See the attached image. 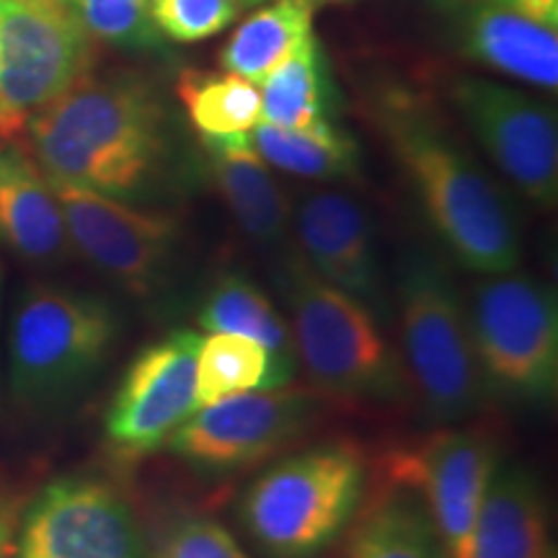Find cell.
I'll return each mask as SVG.
<instances>
[{"mask_svg":"<svg viewBox=\"0 0 558 558\" xmlns=\"http://www.w3.org/2000/svg\"><path fill=\"white\" fill-rule=\"evenodd\" d=\"M373 122L452 259L481 277L518 269V215L435 104L414 90L388 88L373 104Z\"/></svg>","mask_w":558,"mask_h":558,"instance_id":"obj_1","label":"cell"},{"mask_svg":"<svg viewBox=\"0 0 558 558\" xmlns=\"http://www.w3.org/2000/svg\"><path fill=\"white\" fill-rule=\"evenodd\" d=\"M21 140L50 179L128 202L156 184L171 145L150 83L94 73L41 109Z\"/></svg>","mask_w":558,"mask_h":558,"instance_id":"obj_2","label":"cell"},{"mask_svg":"<svg viewBox=\"0 0 558 558\" xmlns=\"http://www.w3.org/2000/svg\"><path fill=\"white\" fill-rule=\"evenodd\" d=\"M271 282L288 308L298 362L313 390L378 409L411 399L407 369L386 326L365 305L320 279L295 246L279 251Z\"/></svg>","mask_w":558,"mask_h":558,"instance_id":"obj_3","label":"cell"},{"mask_svg":"<svg viewBox=\"0 0 558 558\" xmlns=\"http://www.w3.org/2000/svg\"><path fill=\"white\" fill-rule=\"evenodd\" d=\"M393 316L411 399L435 427L463 424L488 399L471 341L465 300L448 262L427 246L401 251L393 271Z\"/></svg>","mask_w":558,"mask_h":558,"instance_id":"obj_4","label":"cell"},{"mask_svg":"<svg viewBox=\"0 0 558 558\" xmlns=\"http://www.w3.org/2000/svg\"><path fill=\"white\" fill-rule=\"evenodd\" d=\"M365 492L360 445H313L251 481L239 505L241 525L264 558H318L357 518Z\"/></svg>","mask_w":558,"mask_h":558,"instance_id":"obj_5","label":"cell"},{"mask_svg":"<svg viewBox=\"0 0 558 558\" xmlns=\"http://www.w3.org/2000/svg\"><path fill=\"white\" fill-rule=\"evenodd\" d=\"M122 316L107 298L60 284L21 290L9 324V390L24 409L62 407L107 365Z\"/></svg>","mask_w":558,"mask_h":558,"instance_id":"obj_6","label":"cell"},{"mask_svg":"<svg viewBox=\"0 0 558 558\" xmlns=\"http://www.w3.org/2000/svg\"><path fill=\"white\" fill-rule=\"evenodd\" d=\"M471 341L492 396L546 407L558 390V305L522 271L484 275L473 288Z\"/></svg>","mask_w":558,"mask_h":558,"instance_id":"obj_7","label":"cell"},{"mask_svg":"<svg viewBox=\"0 0 558 558\" xmlns=\"http://www.w3.org/2000/svg\"><path fill=\"white\" fill-rule=\"evenodd\" d=\"M96 39L62 0H0V140L94 70Z\"/></svg>","mask_w":558,"mask_h":558,"instance_id":"obj_8","label":"cell"},{"mask_svg":"<svg viewBox=\"0 0 558 558\" xmlns=\"http://www.w3.org/2000/svg\"><path fill=\"white\" fill-rule=\"evenodd\" d=\"M50 186L60 202L70 248L78 251L90 267L132 298L158 300L169 292L179 277L184 239L177 215L135 207L128 199L60 179H50Z\"/></svg>","mask_w":558,"mask_h":558,"instance_id":"obj_9","label":"cell"},{"mask_svg":"<svg viewBox=\"0 0 558 558\" xmlns=\"http://www.w3.org/2000/svg\"><path fill=\"white\" fill-rule=\"evenodd\" d=\"M324 403L313 388H271L199 407L163 445L205 476H230L275 458L316 427Z\"/></svg>","mask_w":558,"mask_h":558,"instance_id":"obj_10","label":"cell"},{"mask_svg":"<svg viewBox=\"0 0 558 558\" xmlns=\"http://www.w3.org/2000/svg\"><path fill=\"white\" fill-rule=\"evenodd\" d=\"M450 101L488 160L522 197L541 209L558 199L556 111L527 90L507 83L458 75Z\"/></svg>","mask_w":558,"mask_h":558,"instance_id":"obj_11","label":"cell"},{"mask_svg":"<svg viewBox=\"0 0 558 558\" xmlns=\"http://www.w3.org/2000/svg\"><path fill=\"white\" fill-rule=\"evenodd\" d=\"M13 558H156L128 497L99 476H60L21 512Z\"/></svg>","mask_w":558,"mask_h":558,"instance_id":"obj_12","label":"cell"},{"mask_svg":"<svg viewBox=\"0 0 558 558\" xmlns=\"http://www.w3.org/2000/svg\"><path fill=\"white\" fill-rule=\"evenodd\" d=\"M501 463L486 427L448 424L388 460L390 481L414 488L427 505L445 558H469L486 488Z\"/></svg>","mask_w":558,"mask_h":558,"instance_id":"obj_13","label":"cell"},{"mask_svg":"<svg viewBox=\"0 0 558 558\" xmlns=\"http://www.w3.org/2000/svg\"><path fill=\"white\" fill-rule=\"evenodd\" d=\"M199 341L197 331L173 329L130 362L104 416L107 442L117 452L150 456L199 409Z\"/></svg>","mask_w":558,"mask_h":558,"instance_id":"obj_14","label":"cell"},{"mask_svg":"<svg viewBox=\"0 0 558 558\" xmlns=\"http://www.w3.org/2000/svg\"><path fill=\"white\" fill-rule=\"evenodd\" d=\"M298 254L320 279L347 292L383 326L393 320V295L375 222L367 207L341 190H305L290 197Z\"/></svg>","mask_w":558,"mask_h":558,"instance_id":"obj_15","label":"cell"},{"mask_svg":"<svg viewBox=\"0 0 558 558\" xmlns=\"http://www.w3.org/2000/svg\"><path fill=\"white\" fill-rule=\"evenodd\" d=\"M0 241L34 264H58L70 251L50 179L21 140H0Z\"/></svg>","mask_w":558,"mask_h":558,"instance_id":"obj_16","label":"cell"},{"mask_svg":"<svg viewBox=\"0 0 558 558\" xmlns=\"http://www.w3.org/2000/svg\"><path fill=\"white\" fill-rule=\"evenodd\" d=\"M209 171L233 220L251 241L282 251L292 233L290 194L271 177L248 135L199 137Z\"/></svg>","mask_w":558,"mask_h":558,"instance_id":"obj_17","label":"cell"},{"mask_svg":"<svg viewBox=\"0 0 558 558\" xmlns=\"http://www.w3.org/2000/svg\"><path fill=\"white\" fill-rule=\"evenodd\" d=\"M460 41L478 65L543 90L558 86V29L492 0H465Z\"/></svg>","mask_w":558,"mask_h":558,"instance_id":"obj_18","label":"cell"},{"mask_svg":"<svg viewBox=\"0 0 558 558\" xmlns=\"http://www.w3.org/2000/svg\"><path fill=\"white\" fill-rule=\"evenodd\" d=\"M469 558H554L548 507L525 465L501 463L486 488Z\"/></svg>","mask_w":558,"mask_h":558,"instance_id":"obj_19","label":"cell"},{"mask_svg":"<svg viewBox=\"0 0 558 558\" xmlns=\"http://www.w3.org/2000/svg\"><path fill=\"white\" fill-rule=\"evenodd\" d=\"M197 320L207 333H233L262 344L279 367L298 375L295 339L288 316L267 290L243 271H220L199 300Z\"/></svg>","mask_w":558,"mask_h":558,"instance_id":"obj_20","label":"cell"},{"mask_svg":"<svg viewBox=\"0 0 558 558\" xmlns=\"http://www.w3.org/2000/svg\"><path fill=\"white\" fill-rule=\"evenodd\" d=\"M251 143L271 169L292 177L339 184L360 177L357 140L333 120L303 130H282L259 122L251 130Z\"/></svg>","mask_w":558,"mask_h":558,"instance_id":"obj_21","label":"cell"},{"mask_svg":"<svg viewBox=\"0 0 558 558\" xmlns=\"http://www.w3.org/2000/svg\"><path fill=\"white\" fill-rule=\"evenodd\" d=\"M344 558H445L422 497L390 481L354 527Z\"/></svg>","mask_w":558,"mask_h":558,"instance_id":"obj_22","label":"cell"},{"mask_svg":"<svg viewBox=\"0 0 558 558\" xmlns=\"http://www.w3.org/2000/svg\"><path fill=\"white\" fill-rule=\"evenodd\" d=\"M308 37H313V0H271L233 32L220 52V65L259 86L264 75Z\"/></svg>","mask_w":558,"mask_h":558,"instance_id":"obj_23","label":"cell"},{"mask_svg":"<svg viewBox=\"0 0 558 558\" xmlns=\"http://www.w3.org/2000/svg\"><path fill=\"white\" fill-rule=\"evenodd\" d=\"M262 122L282 130H303L331 120L333 90L326 78L316 34L303 41L259 81Z\"/></svg>","mask_w":558,"mask_h":558,"instance_id":"obj_24","label":"cell"},{"mask_svg":"<svg viewBox=\"0 0 558 558\" xmlns=\"http://www.w3.org/2000/svg\"><path fill=\"white\" fill-rule=\"evenodd\" d=\"M295 375L279 367L275 357L256 341L233 333H207L197 352L199 407L251 390L292 386Z\"/></svg>","mask_w":558,"mask_h":558,"instance_id":"obj_25","label":"cell"},{"mask_svg":"<svg viewBox=\"0 0 558 558\" xmlns=\"http://www.w3.org/2000/svg\"><path fill=\"white\" fill-rule=\"evenodd\" d=\"M177 94L199 137L248 135L262 122L259 86L228 70H184L177 81Z\"/></svg>","mask_w":558,"mask_h":558,"instance_id":"obj_26","label":"cell"},{"mask_svg":"<svg viewBox=\"0 0 558 558\" xmlns=\"http://www.w3.org/2000/svg\"><path fill=\"white\" fill-rule=\"evenodd\" d=\"M96 41L117 50H156L160 32L150 16L153 0H62Z\"/></svg>","mask_w":558,"mask_h":558,"instance_id":"obj_27","label":"cell"},{"mask_svg":"<svg viewBox=\"0 0 558 558\" xmlns=\"http://www.w3.org/2000/svg\"><path fill=\"white\" fill-rule=\"evenodd\" d=\"M156 558H248L241 543L218 520L199 512H179L160 530Z\"/></svg>","mask_w":558,"mask_h":558,"instance_id":"obj_28","label":"cell"},{"mask_svg":"<svg viewBox=\"0 0 558 558\" xmlns=\"http://www.w3.org/2000/svg\"><path fill=\"white\" fill-rule=\"evenodd\" d=\"M243 5L239 0H153L150 16L160 37L192 45L228 29Z\"/></svg>","mask_w":558,"mask_h":558,"instance_id":"obj_29","label":"cell"},{"mask_svg":"<svg viewBox=\"0 0 558 558\" xmlns=\"http://www.w3.org/2000/svg\"><path fill=\"white\" fill-rule=\"evenodd\" d=\"M21 522V499L0 486V558H13Z\"/></svg>","mask_w":558,"mask_h":558,"instance_id":"obj_30","label":"cell"},{"mask_svg":"<svg viewBox=\"0 0 558 558\" xmlns=\"http://www.w3.org/2000/svg\"><path fill=\"white\" fill-rule=\"evenodd\" d=\"M492 3L518 11L543 26H550V29H558V0H492Z\"/></svg>","mask_w":558,"mask_h":558,"instance_id":"obj_31","label":"cell"},{"mask_svg":"<svg viewBox=\"0 0 558 558\" xmlns=\"http://www.w3.org/2000/svg\"><path fill=\"white\" fill-rule=\"evenodd\" d=\"M3 284H5V269H3V262H0V318H3Z\"/></svg>","mask_w":558,"mask_h":558,"instance_id":"obj_32","label":"cell"},{"mask_svg":"<svg viewBox=\"0 0 558 558\" xmlns=\"http://www.w3.org/2000/svg\"><path fill=\"white\" fill-rule=\"evenodd\" d=\"M239 3L243 5V9H248V5H256V3H262V0H239Z\"/></svg>","mask_w":558,"mask_h":558,"instance_id":"obj_33","label":"cell"}]
</instances>
